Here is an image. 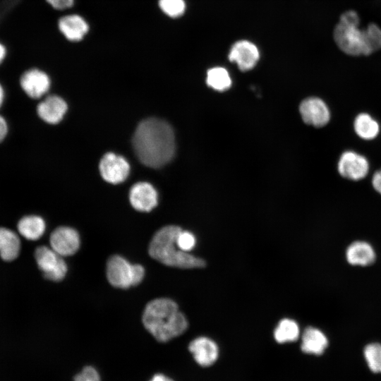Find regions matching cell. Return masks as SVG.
I'll return each instance as SVG.
<instances>
[{
	"label": "cell",
	"instance_id": "1",
	"mask_svg": "<svg viewBox=\"0 0 381 381\" xmlns=\"http://www.w3.org/2000/svg\"><path fill=\"white\" fill-rule=\"evenodd\" d=\"M133 146L143 164L151 168L161 167L172 159L175 152L173 129L161 119L150 118L143 120L135 131Z\"/></svg>",
	"mask_w": 381,
	"mask_h": 381
},
{
	"label": "cell",
	"instance_id": "21",
	"mask_svg": "<svg viewBox=\"0 0 381 381\" xmlns=\"http://www.w3.org/2000/svg\"><path fill=\"white\" fill-rule=\"evenodd\" d=\"M353 129L358 137L370 140L379 134L380 125L369 114L361 113L354 119Z\"/></svg>",
	"mask_w": 381,
	"mask_h": 381
},
{
	"label": "cell",
	"instance_id": "25",
	"mask_svg": "<svg viewBox=\"0 0 381 381\" xmlns=\"http://www.w3.org/2000/svg\"><path fill=\"white\" fill-rule=\"evenodd\" d=\"M365 42L368 54L381 49V28L375 24H370L365 30Z\"/></svg>",
	"mask_w": 381,
	"mask_h": 381
},
{
	"label": "cell",
	"instance_id": "10",
	"mask_svg": "<svg viewBox=\"0 0 381 381\" xmlns=\"http://www.w3.org/2000/svg\"><path fill=\"white\" fill-rule=\"evenodd\" d=\"M51 248L62 257L75 254L80 248V236L68 226H59L52 231L49 238Z\"/></svg>",
	"mask_w": 381,
	"mask_h": 381
},
{
	"label": "cell",
	"instance_id": "14",
	"mask_svg": "<svg viewBox=\"0 0 381 381\" xmlns=\"http://www.w3.org/2000/svg\"><path fill=\"white\" fill-rule=\"evenodd\" d=\"M188 349L195 361L203 367L212 365L218 358L217 345L214 341L205 337L193 339L189 344Z\"/></svg>",
	"mask_w": 381,
	"mask_h": 381
},
{
	"label": "cell",
	"instance_id": "4",
	"mask_svg": "<svg viewBox=\"0 0 381 381\" xmlns=\"http://www.w3.org/2000/svg\"><path fill=\"white\" fill-rule=\"evenodd\" d=\"M358 24L359 17L356 12L344 13L336 27L335 40L340 49L348 54L368 55L365 30H360Z\"/></svg>",
	"mask_w": 381,
	"mask_h": 381
},
{
	"label": "cell",
	"instance_id": "3",
	"mask_svg": "<svg viewBox=\"0 0 381 381\" xmlns=\"http://www.w3.org/2000/svg\"><path fill=\"white\" fill-rule=\"evenodd\" d=\"M182 229L175 225L165 226L153 236L149 245V255L159 262L179 268H200L205 262L179 248L176 238Z\"/></svg>",
	"mask_w": 381,
	"mask_h": 381
},
{
	"label": "cell",
	"instance_id": "34",
	"mask_svg": "<svg viewBox=\"0 0 381 381\" xmlns=\"http://www.w3.org/2000/svg\"><path fill=\"white\" fill-rule=\"evenodd\" d=\"M3 100H4V90L1 85H0V107L2 104Z\"/></svg>",
	"mask_w": 381,
	"mask_h": 381
},
{
	"label": "cell",
	"instance_id": "9",
	"mask_svg": "<svg viewBox=\"0 0 381 381\" xmlns=\"http://www.w3.org/2000/svg\"><path fill=\"white\" fill-rule=\"evenodd\" d=\"M299 111L306 123L317 128L325 126L330 120L328 106L318 97H311L302 101Z\"/></svg>",
	"mask_w": 381,
	"mask_h": 381
},
{
	"label": "cell",
	"instance_id": "19",
	"mask_svg": "<svg viewBox=\"0 0 381 381\" xmlns=\"http://www.w3.org/2000/svg\"><path fill=\"white\" fill-rule=\"evenodd\" d=\"M20 241L13 231L0 227V256L6 261L15 260L19 255Z\"/></svg>",
	"mask_w": 381,
	"mask_h": 381
},
{
	"label": "cell",
	"instance_id": "31",
	"mask_svg": "<svg viewBox=\"0 0 381 381\" xmlns=\"http://www.w3.org/2000/svg\"><path fill=\"white\" fill-rule=\"evenodd\" d=\"M8 131V126L5 119L0 115V142L6 137Z\"/></svg>",
	"mask_w": 381,
	"mask_h": 381
},
{
	"label": "cell",
	"instance_id": "16",
	"mask_svg": "<svg viewBox=\"0 0 381 381\" xmlns=\"http://www.w3.org/2000/svg\"><path fill=\"white\" fill-rule=\"evenodd\" d=\"M345 255L347 262L354 266H368L376 259L373 247L364 241L352 242L347 247Z\"/></svg>",
	"mask_w": 381,
	"mask_h": 381
},
{
	"label": "cell",
	"instance_id": "23",
	"mask_svg": "<svg viewBox=\"0 0 381 381\" xmlns=\"http://www.w3.org/2000/svg\"><path fill=\"white\" fill-rule=\"evenodd\" d=\"M206 82L208 86L217 91L228 90L231 78L228 71L223 67H214L207 71Z\"/></svg>",
	"mask_w": 381,
	"mask_h": 381
},
{
	"label": "cell",
	"instance_id": "2",
	"mask_svg": "<svg viewBox=\"0 0 381 381\" xmlns=\"http://www.w3.org/2000/svg\"><path fill=\"white\" fill-rule=\"evenodd\" d=\"M145 329L159 342L180 336L188 328V320L172 300L159 298L150 301L143 314Z\"/></svg>",
	"mask_w": 381,
	"mask_h": 381
},
{
	"label": "cell",
	"instance_id": "33",
	"mask_svg": "<svg viewBox=\"0 0 381 381\" xmlns=\"http://www.w3.org/2000/svg\"><path fill=\"white\" fill-rule=\"evenodd\" d=\"M7 54V50L4 44L0 42V64L4 61Z\"/></svg>",
	"mask_w": 381,
	"mask_h": 381
},
{
	"label": "cell",
	"instance_id": "8",
	"mask_svg": "<svg viewBox=\"0 0 381 381\" xmlns=\"http://www.w3.org/2000/svg\"><path fill=\"white\" fill-rule=\"evenodd\" d=\"M99 167L102 178L112 184L124 181L130 171L126 159L113 152H108L102 157Z\"/></svg>",
	"mask_w": 381,
	"mask_h": 381
},
{
	"label": "cell",
	"instance_id": "28",
	"mask_svg": "<svg viewBox=\"0 0 381 381\" xmlns=\"http://www.w3.org/2000/svg\"><path fill=\"white\" fill-rule=\"evenodd\" d=\"M73 381H100V377L95 368L86 366L75 376Z\"/></svg>",
	"mask_w": 381,
	"mask_h": 381
},
{
	"label": "cell",
	"instance_id": "6",
	"mask_svg": "<svg viewBox=\"0 0 381 381\" xmlns=\"http://www.w3.org/2000/svg\"><path fill=\"white\" fill-rule=\"evenodd\" d=\"M35 258L39 269L43 272L44 278L59 282L67 272V265L62 256L52 248L39 246L35 252Z\"/></svg>",
	"mask_w": 381,
	"mask_h": 381
},
{
	"label": "cell",
	"instance_id": "22",
	"mask_svg": "<svg viewBox=\"0 0 381 381\" xmlns=\"http://www.w3.org/2000/svg\"><path fill=\"white\" fill-rule=\"evenodd\" d=\"M300 334L299 327L294 320L284 318L282 320L274 332L275 340L279 343L296 341Z\"/></svg>",
	"mask_w": 381,
	"mask_h": 381
},
{
	"label": "cell",
	"instance_id": "29",
	"mask_svg": "<svg viewBox=\"0 0 381 381\" xmlns=\"http://www.w3.org/2000/svg\"><path fill=\"white\" fill-rule=\"evenodd\" d=\"M74 0H46L53 8L56 9H64L71 7Z\"/></svg>",
	"mask_w": 381,
	"mask_h": 381
},
{
	"label": "cell",
	"instance_id": "32",
	"mask_svg": "<svg viewBox=\"0 0 381 381\" xmlns=\"http://www.w3.org/2000/svg\"><path fill=\"white\" fill-rule=\"evenodd\" d=\"M150 381H173V380L163 374L157 373V374L154 375Z\"/></svg>",
	"mask_w": 381,
	"mask_h": 381
},
{
	"label": "cell",
	"instance_id": "5",
	"mask_svg": "<svg viewBox=\"0 0 381 381\" xmlns=\"http://www.w3.org/2000/svg\"><path fill=\"white\" fill-rule=\"evenodd\" d=\"M145 276L144 267L131 264L120 255L111 256L107 263V277L111 285L120 289H128L140 284Z\"/></svg>",
	"mask_w": 381,
	"mask_h": 381
},
{
	"label": "cell",
	"instance_id": "7",
	"mask_svg": "<svg viewBox=\"0 0 381 381\" xmlns=\"http://www.w3.org/2000/svg\"><path fill=\"white\" fill-rule=\"evenodd\" d=\"M370 164L362 155L352 150L344 152L337 163V170L343 178L351 181L363 179L368 174Z\"/></svg>",
	"mask_w": 381,
	"mask_h": 381
},
{
	"label": "cell",
	"instance_id": "13",
	"mask_svg": "<svg viewBox=\"0 0 381 381\" xmlns=\"http://www.w3.org/2000/svg\"><path fill=\"white\" fill-rule=\"evenodd\" d=\"M20 84L28 96L33 99H38L49 90L50 80L44 72L32 68L22 74Z\"/></svg>",
	"mask_w": 381,
	"mask_h": 381
},
{
	"label": "cell",
	"instance_id": "24",
	"mask_svg": "<svg viewBox=\"0 0 381 381\" xmlns=\"http://www.w3.org/2000/svg\"><path fill=\"white\" fill-rule=\"evenodd\" d=\"M363 355L368 367L375 373H381V344L370 343L363 350Z\"/></svg>",
	"mask_w": 381,
	"mask_h": 381
},
{
	"label": "cell",
	"instance_id": "12",
	"mask_svg": "<svg viewBox=\"0 0 381 381\" xmlns=\"http://www.w3.org/2000/svg\"><path fill=\"white\" fill-rule=\"evenodd\" d=\"M129 200L134 209L140 212H150L158 202V195L155 188L147 182L134 184L129 193Z\"/></svg>",
	"mask_w": 381,
	"mask_h": 381
},
{
	"label": "cell",
	"instance_id": "20",
	"mask_svg": "<svg viewBox=\"0 0 381 381\" xmlns=\"http://www.w3.org/2000/svg\"><path fill=\"white\" fill-rule=\"evenodd\" d=\"M18 232L24 238L35 241L44 233L46 224L44 219L37 215H28L23 217L18 223Z\"/></svg>",
	"mask_w": 381,
	"mask_h": 381
},
{
	"label": "cell",
	"instance_id": "26",
	"mask_svg": "<svg viewBox=\"0 0 381 381\" xmlns=\"http://www.w3.org/2000/svg\"><path fill=\"white\" fill-rule=\"evenodd\" d=\"M159 6L165 14L171 18L182 16L186 9L184 0H159Z\"/></svg>",
	"mask_w": 381,
	"mask_h": 381
},
{
	"label": "cell",
	"instance_id": "17",
	"mask_svg": "<svg viewBox=\"0 0 381 381\" xmlns=\"http://www.w3.org/2000/svg\"><path fill=\"white\" fill-rule=\"evenodd\" d=\"M329 344L326 335L319 329L308 327L302 335L301 351L306 353L321 355Z\"/></svg>",
	"mask_w": 381,
	"mask_h": 381
},
{
	"label": "cell",
	"instance_id": "11",
	"mask_svg": "<svg viewBox=\"0 0 381 381\" xmlns=\"http://www.w3.org/2000/svg\"><path fill=\"white\" fill-rule=\"evenodd\" d=\"M228 58L230 61L236 63L240 70L247 71L257 64L260 59V52L254 43L249 40H241L232 45Z\"/></svg>",
	"mask_w": 381,
	"mask_h": 381
},
{
	"label": "cell",
	"instance_id": "27",
	"mask_svg": "<svg viewBox=\"0 0 381 381\" xmlns=\"http://www.w3.org/2000/svg\"><path fill=\"white\" fill-rule=\"evenodd\" d=\"M195 237L188 231H181L176 238V244L179 248L188 253L195 246Z\"/></svg>",
	"mask_w": 381,
	"mask_h": 381
},
{
	"label": "cell",
	"instance_id": "18",
	"mask_svg": "<svg viewBox=\"0 0 381 381\" xmlns=\"http://www.w3.org/2000/svg\"><path fill=\"white\" fill-rule=\"evenodd\" d=\"M59 28L63 35L71 41L81 40L88 30L86 22L76 15L61 18L59 22Z\"/></svg>",
	"mask_w": 381,
	"mask_h": 381
},
{
	"label": "cell",
	"instance_id": "15",
	"mask_svg": "<svg viewBox=\"0 0 381 381\" xmlns=\"http://www.w3.org/2000/svg\"><path fill=\"white\" fill-rule=\"evenodd\" d=\"M66 102L56 95H50L41 102L37 108L39 116L45 122L56 124L61 121L67 110Z\"/></svg>",
	"mask_w": 381,
	"mask_h": 381
},
{
	"label": "cell",
	"instance_id": "30",
	"mask_svg": "<svg viewBox=\"0 0 381 381\" xmlns=\"http://www.w3.org/2000/svg\"><path fill=\"white\" fill-rule=\"evenodd\" d=\"M372 186L381 195V169L375 171L372 177Z\"/></svg>",
	"mask_w": 381,
	"mask_h": 381
}]
</instances>
